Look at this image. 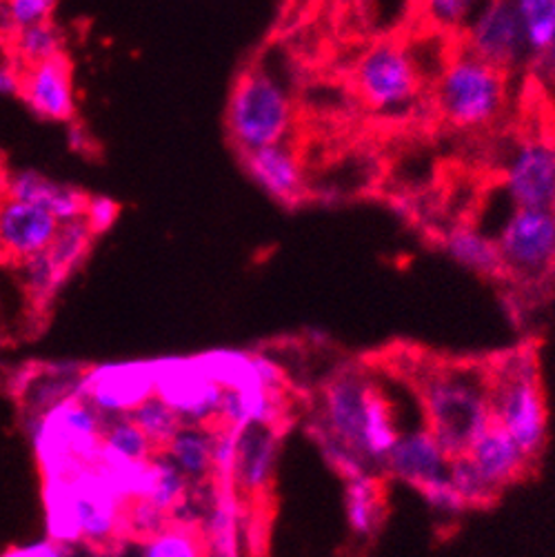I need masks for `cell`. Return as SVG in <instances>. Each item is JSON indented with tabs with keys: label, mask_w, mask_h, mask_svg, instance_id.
I'll return each mask as SVG.
<instances>
[{
	"label": "cell",
	"mask_w": 555,
	"mask_h": 557,
	"mask_svg": "<svg viewBox=\"0 0 555 557\" xmlns=\"http://www.w3.org/2000/svg\"><path fill=\"white\" fill-rule=\"evenodd\" d=\"M8 5L16 27H27L51 21L55 0H8Z\"/></svg>",
	"instance_id": "cell-38"
},
{
	"label": "cell",
	"mask_w": 555,
	"mask_h": 557,
	"mask_svg": "<svg viewBox=\"0 0 555 557\" xmlns=\"http://www.w3.org/2000/svg\"><path fill=\"white\" fill-rule=\"evenodd\" d=\"M294 127V102L267 70H245L227 102V132L238 153L287 140Z\"/></svg>",
	"instance_id": "cell-6"
},
{
	"label": "cell",
	"mask_w": 555,
	"mask_h": 557,
	"mask_svg": "<svg viewBox=\"0 0 555 557\" xmlns=\"http://www.w3.org/2000/svg\"><path fill=\"white\" fill-rule=\"evenodd\" d=\"M316 440H318V447L324 456V460L333 467L338 475H343L345 480L365 475V473H375L356 451H351L345 444H341L338 440H333L320 431H316Z\"/></svg>",
	"instance_id": "cell-36"
},
{
	"label": "cell",
	"mask_w": 555,
	"mask_h": 557,
	"mask_svg": "<svg viewBox=\"0 0 555 557\" xmlns=\"http://www.w3.org/2000/svg\"><path fill=\"white\" fill-rule=\"evenodd\" d=\"M18 267L23 273V283L34 300H49L65 283V277L53 267L45 251L27 258Z\"/></svg>",
	"instance_id": "cell-35"
},
{
	"label": "cell",
	"mask_w": 555,
	"mask_h": 557,
	"mask_svg": "<svg viewBox=\"0 0 555 557\" xmlns=\"http://www.w3.org/2000/svg\"><path fill=\"white\" fill-rule=\"evenodd\" d=\"M465 454L471 458L478 473L495 493L518 482L533 465L520 444L495 422L473 440Z\"/></svg>",
	"instance_id": "cell-19"
},
{
	"label": "cell",
	"mask_w": 555,
	"mask_h": 557,
	"mask_svg": "<svg viewBox=\"0 0 555 557\" xmlns=\"http://www.w3.org/2000/svg\"><path fill=\"white\" fill-rule=\"evenodd\" d=\"M63 546H67V544L49 537V540H45V542H36V544L23 546V548H14V550H10V555H21V557H55V555L70 553V550L63 548Z\"/></svg>",
	"instance_id": "cell-41"
},
{
	"label": "cell",
	"mask_w": 555,
	"mask_h": 557,
	"mask_svg": "<svg viewBox=\"0 0 555 557\" xmlns=\"http://www.w3.org/2000/svg\"><path fill=\"white\" fill-rule=\"evenodd\" d=\"M240 495L234 484H215L213 505L202 531L207 553L236 555L240 537Z\"/></svg>",
	"instance_id": "cell-26"
},
{
	"label": "cell",
	"mask_w": 555,
	"mask_h": 557,
	"mask_svg": "<svg viewBox=\"0 0 555 557\" xmlns=\"http://www.w3.org/2000/svg\"><path fill=\"white\" fill-rule=\"evenodd\" d=\"M61 227V220L40 205L0 198V260L25 262L45 251Z\"/></svg>",
	"instance_id": "cell-14"
},
{
	"label": "cell",
	"mask_w": 555,
	"mask_h": 557,
	"mask_svg": "<svg viewBox=\"0 0 555 557\" xmlns=\"http://www.w3.org/2000/svg\"><path fill=\"white\" fill-rule=\"evenodd\" d=\"M225 384H220L207 367L192 362L156 364V394L170 403L185 424L211 426L220 413Z\"/></svg>",
	"instance_id": "cell-11"
},
{
	"label": "cell",
	"mask_w": 555,
	"mask_h": 557,
	"mask_svg": "<svg viewBox=\"0 0 555 557\" xmlns=\"http://www.w3.org/2000/svg\"><path fill=\"white\" fill-rule=\"evenodd\" d=\"M249 178L275 202L294 207L305 196V172L300 156L285 140L243 153Z\"/></svg>",
	"instance_id": "cell-18"
},
{
	"label": "cell",
	"mask_w": 555,
	"mask_h": 557,
	"mask_svg": "<svg viewBox=\"0 0 555 557\" xmlns=\"http://www.w3.org/2000/svg\"><path fill=\"white\" fill-rule=\"evenodd\" d=\"M12 59L18 67H29L63 53V34L51 21L18 27L12 42L8 45Z\"/></svg>",
	"instance_id": "cell-28"
},
{
	"label": "cell",
	"mask_w": 555,
	"mask_h": 557,
	"mask_svg": "<svg viewBox=\"0 0 555 557\" xmlns=\"http://www.w3.org/2000/svg\"><path fill=\"white\" fill-rule=\"evenodd\" d=\"M49 535L63 544H104L123 524L127 497L98 467L47 478Z\"/></svg>",
	"instance_id": "cell-2"
},
{
	"label": "cell",
	"mask_w": 555,
	"mask_h": 557,
	"mask_svg": "<svg viewBox=\"0 0 555 557\" xmlns=\"http://www.w3.org/2000/svg\"><path fill=\"white\" fill-rule=\"evenodd\" d=\"M3 196H10L14 200L40 205L47 211H51L61 222L83 218L89 196L83 191L61 185L55 181H49L47 176L38 172H21L14 176H5Z\"/></svg>",
	"instance_id": "cell-20"
},
{
	"label": "cell",
	"mask_w": 555,
	"mask_h": 557,
	"mask_svg": "<svg viewBox=\"0 0 555 557\" xmlns=\"http://www.w3.org/2000/svg\"><path fill=\"white\" fill-rule=\"evenodd\" d=\"M427 429L449 456L465 454L473 440L493 424L491 375L478 367L440 364L418 380Z\"/></svg>",
	"instance_id": "cell-1"
},
{
	"label": "cell",
	"mask_w": 555,
	"mask_h": 557,
	"mask_svg": "<svg viewBox=\"0 0 555 557\" xmlns=\"http://www.w3.org/2000/svg\"><path fill=\"white\" fill-rule=\"evenodd\" d=\"M422 493V497L427 499V505L444 516H460L462 511H467V503L462 499V495L458 493V488L454 486V482L449 480V471L447 475L435 478L427 484H422L418 488Z\"/></svg>",
	"instance_id": "cell-37"
},
{
	"label": "cell",
	"mask_w": 555,
	"mask_h": 557,
	"mask_svg": "<svg viewBox=\"0 0 555 557\" xmlns=\"http://www.w3.org/2000/svg\"><path fill=\"white\" fill-rule=\"evenodd\" d=\"M21 76L23 70H18V63L12 59H0V96L21 94Z\"/></svg>",
	"instance_id": "cell-40"
},
{
	"label": "cell",
	"mask_w": 555,
	"mask_h": 557,
	"mask_svg": "<svg viewBox=\"0 0 555 557\" xmlns=\"http://www.w3.org/2000/svg\"><path fill=\"white\" fill-rule=\"evenodd\" d=\"M538 61H540L544 74H546L551 81H555V36L551 38V42L546 45V49L538 55Z\"/></svg>",
	"instance_id": "cell-43"
},
{
	"label": "cell",
	"mask_w": 555,
	"mask_h": 557,
	"mask_svg": "<svg viewBox=\"0 0 555 557\" xmlns=\"http://www.w3.org/2000/svg\"><path fill=\"white\" fill-rule=\"evenodd\" d=\"M493 238L505 277L540 281L555 269V207H514Z\"/></svg>",
	"instance_id": "cell-7"
},
{
	"label": "cell",
	"mask_w": 555,
	"mask_h": 557,
	"mask_svg": "<svg viewBox=\"0 0 555 557\" xmlns=\"http://www.w3.org/2000/svg\"><path fill=\"white\" fill-rule=\"evenodd\" d=\"M140 553L149 557H196L207 553L205 537L189 524H166L140 544Z\"/></svg>",
	"instance_id": "cell-31"
},
{
	"label": "cell",
	"mask_w": 555,
	"mask_h": 557,
	"mask_svg": "<svg viewBox=\"0 0 555 557\" xmlns=\"http://www.w3.org/2000/svg\"><path fill=\"white\" fill-rule=\"evenodd\" d=\"M116 215H119V207L111 202V200H107V198H89L83 218L89 222V227L98 236L100 232H104L111 225V222L116 220Z\"/></svg>",
	"instance_id": "cell-39"
},
{
	"label": "cell",
	"mask_w": 555,
	"mask_h": 557,
	"mask_svg": "<svg viewBox=\"0 0 555 557\" xmlns=\"http://www.w3.org/2000/svg\"><path fill=\"white\" fill-rule=\"evenodd\" d=\"M156 454L153 444L130 413L104 418L100 460L102 467H134L147 462Z\"/></svg>",
	"instance_id": "cell-22"
},
{
	"label": "cell",
	"mask_w": 555,
	"mask_h": 557,
	"mask_svg": "<svg viewBox=\"0 0 555 557\" xmlns=\"http://www.w3.org/2000/svg\"><path fill=\"white\" fill-rule=\"evenodd\" d=\"M156 392V364L102 367L85 373L81 396L102 416L130 413Z\"/></svg>",
	"instance_id": "cell-13"
},
{
	"label": "cell",
	"mask_w": 555,
	"mask_h": 557,
	"mask_svg": "<svg viewBox=\"0 0 555 557\" xmlns=\"http://www.w3.org/2000/svg\"><path fill=\"white\" fill-rule=\"evenodd\" d=\"M3 185H5V176H3V170H0V198H3Z\"/></svg>",
	"instance_id": "cell-44"
},
{
	"label": "cell",
	"mask_w": 555,
	"mask_h": 557,
	"mask_svg": "<svg viewBox=\"0 0 555 557\" xmlns=\"http://www.w3.org/2000/svg\"><path fill=\"white\" fill-rule=\"evenodd\" d=\"M444 251L482 277H505V264L493 236L471 225H458L442 240Z\"/></svg>",
	"instance_id": "cell-24"
},
{
	"label": "cell",
	"mask_w": 555,
	"mask_h": 557,
	"mask_svg": "<svg viewBox=\"0 0 555 557\" xmlns=\"http://www.w3.org/2000/svg\"><path fill=\"white\" fill-rule=\"evenodd\" d=\"M462 47L503 72L518 67L531 51L514 0H484L462 29Z\"/></svg>",
	"instance_id": "cell-10"
},
{
	"label": "cell",
	"mask_w": 555,
	"mask_h": 557,
	"mask_svg": "<svg viewBox=\"0 0 555 557\" xmlns=\"http://www.w3.org/2000/svg\"><path fill=\"white\" fill-rule=\"evenodd\" d=\"M21 96L40 119L55 123L70 121L76 111V96L72 83V67L65 53L23 67Z\"/></svg>",
	"instance_id": "cell-16"
},
{
	"label": "cell",
	"mask_w": 555,
	"mask_h": 557,
	"mask_svg": "<svg viewBox=\"0 0 555 557\" xmlns=\"http://www.w3.org/2000/svg\"><path fill=\"white\" fill-rule=\"evenodd\" d=\"M514 5L522 18L529 51L538 59L555 36V0H514Z\"/></svg>",
	"instance_id": "cell-32"
},
{
	"label": "cell",
	"mask_w": 555,
	"mask_h": 557,
	"mask_svg": "<svg viewBox=\"0 0 555 557\" xmlns=\"http://www.w3.org/2000/svg\"><path fill=\"white\" fill-rule=\"evenodd\" d=\"M375 386L378 384L371 377L356 369L331 377L322 388L320 420L316 422L320 433L338 440L345 447L356 451L365 462V435Z\"/></svg>",
	"instance_id": "cell-9"
},
{
	"label": "cell",
	"mask_w": 555,
	"mask_h": 557,
	"mask_svg": "<svg viewBox=\"0 0 555 557\" xmlns=\"http://www.w3.org/2000/svg\"><path fill=\"white\" fill-rule=\"evenodd\" d=\"M484 0H420L422 18L440 32H462Z\"/></svg>",
	"instance_id": "cell-33"
},
{
	"label": "cell",
	"mask_w": 555,
	"mask_h": 557,
	"mask_svg": "<svg viewBox=\"0 0 555 557\" xmlns=\"http://www.w3.org/2000/svg\"><path fill=\"white\" fill-rule=\"evenodd\" d=\"M489 375L493 422L503 426L531 460H538L546 444L548 413L535 358L529 351L514 354Z\"/></svg>",
	"instance_id": "cell-5"
},
{
	"label": "cell",
	"mask_w": 555,
	"mask_h": 557,
	"mask_svg": "<svg viewBox=\"0 0 555 557\" xmlns=\"http://www.w3.org/2000/svg\"><path fill=\"white\" fill-rule=\"evenodd\" d=\"M503 191L514 207H555V143H520L505 164Z\"/></svg>",
	"instance_id": "cell-12"
},
{
	"label": "cell",
	"mask_w": 555,
	"mask_h": 557,
	"mask_svg": "<svg viewBox=\"0 0 555 557\" xmlns=\"http://www.w3.org/2000/svg\"><path fill=\"white\" fill-rule=\"evenodd\" d=\"M189 480L185 473L174 465V460L164 451H156L143 469V480L136 497L147 499L156 509L166 516H174L185 503Z\"/></svg>",
	"instance_id": "cell-21"
},
{
	"label": "cell",
	"mask_w": 555,
	"mask_h": 557,
	"mask_svg": "<svg viewBox=\"0 0 555 557\" xmlns=\"http://www.w3.org/2000/svg\"><path fill=\"white\" fill-rule=\"evenodd\" d=\"M345 482V511L349 529L356 537L371 540L386 518L380 473H365Z\"/></svg>",
	"instance_id": "cell-23"
},
{
	"label": "cell",
	"mask_w": 555,
	"mask_h": 557,
	"mask_svg": "<svg viewBox=\"0 0 555 557\" xmlns=\"http://www.w3.org/2000/svg\"><path fill=\"white\" fill-rule=\"evenodd\" d=\"M85 373L74 369H51L27 384V407L32 416H40L63 400L81 396Z\"/></svg>",
	"instance_id": "cell-29"
},
{
	"label": "cell",
	"mask_w": 555,
	"mask_h": 557,
	"mask_svg": "<svg viewBox=\"0 0 555 557\" xmlns=\"http://www.w3.org/2000/svg\"><path fill=\"white\" fill-rule=\"evenodd\" d=\"M16 23L12 18L8 0H0V47H8L16 34Z\"/></svg>",
	"instance_id": "cell-42"
},
{
	"label": "cell",
	"mask_w": 555,
	"mask_h": 557,
	"mask_svg": "<svg viewBox=\"0 0 555 557\" xmlns=\"http://www.w3.org/2000/svg\"><path fill=\"white\" fill-rule=\"evenodd\" d=\"M189 482H202L213 471V426L183 424L162 449Z\"/></svg>",
	"instance_id": "cell-25"
},
{
	"label": "cell",
	"mask_w": 555,
	"mask_h": 557,
	"mask_svg": "<svg viewBox=\"0 0 555 557\" xmlns=\"http://www.w3.org/2000/svg\"><path fill=\"white\" fill-rule=\"evenodd\" d=\"M449 458L452 456L442 449V444L424 424L400 431L380 471L388 478L411 484L414 488H420L435 478L447 475Z\"/></svg>",
	"instance_id": "cell-17"
},
{
	"label": "cell",
	"mask_w": 555,
	"mask_h": 557,
	"mask_svg": "<svg viewBox=\"0 0 555 557\" xmlns=\"http://www.w3.org/2000/svg\"><path fill=\"white\" fill-rule=\"evenodd\" d=\"M278 454H281V431L275 424L251 422L240 426L234 465V488L240 499L256 503L267 497L275 475Z\"/></svg>",
	"instance_id": "cell-15"
},
{
	"label": "cell",
	"mask_w": 555,
	"mask_h": 557,
	"mask_svg": "<svg viewBox=\"0 0 555 557\" xmlns=\"http://www.w3.org/2000/svg\"><path fill=\"white\" fill-rule=\"evenodd\" d=\"M420 89V72L409 49L398 42L371 47L356 67V91L378 114H392L414 102Z\"/></svg>",
	"instance_id": "cell-8"
},
{
	"label": "cell",
	"mask_w": 555,
	"mask_h": 557,
	"mask_svg": "<svg viewBox=\"0 0 555 557\" xmlns=\"http://www.w3.org/2000/svg\"><path fill=\"white\" fill-rule=\"evenodd\" d=\"M94 238H96V232L89 227V222L85 218L65 220L61 222L59 232H55L45 253L67 281V277L74 273V269L85 260Z\"/></svg>",
	"instance_id": "cell-27"
},
{
	"label": "cell",
	"mask_w": 555,
	"mask_h": 557,
	"mask_svg": "<svg viewBox=\"0 0 555 557\" xmlns=\"http://www.w3.org/2000/svg\"><path fill=\"white\" fill-rule=\"evenodd\" d=\"M433 96L440 116L452 127L476 132L503 114L507 102V72L462 47L444 63Z\"/></svg>",
	"instance_id": "cell-3"
},
{
	"label": "cell",
	"mask_w": 555,
	"mask_h": 557,
	"mask_svg": "<svg viewBox=\"0 0 555 557\" xmlns=\"http://www.w3.org/2000/svg\"><path fill=\"white\" fill-rule=\"evenodd\" d=\"M130 416L149 437L156 451H162L166 447V442H170L178 433V429L185 424L181 413L156 392L149 394L145 400H140L130 411Z\"/></svg>",
	"instance_id": "cell-30"
},
{
	"label": "cell",
	"mask_w": 555,
	"mask_h": 557,
	"mask_svg": "<svg viewBox=\"0 0 555 557\" xmlns=\"http://www.w3.org/2000/svg\"><path fill=\"white\" fill-rule=\"evenodd\" d=\"M29 424L34 449L47 478L98 465L104 418L83 396L32 416Z\"/></svg>",
	"instance_id": "cell-4"
},
{
	"label": "cell",
	"mask_w": 555,
	"mask_h": 557,
	"mask_svg": "<svg viewBox=\"0 0 555 557\" xmlns=\"http://www.w3.org/2000/svg\"><path fill=\"white\" fill-rule=\"evenodd\" d=\"M449 480L454 482V486L458 488L469 509L489 507L499 495L484 482V478L478 473L476 465L467 454H458L449 458Z\"/></svg>",
	"instance_id": "cell-34"
}]
</instances>
